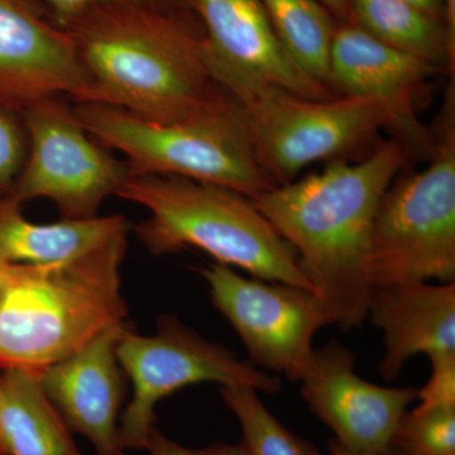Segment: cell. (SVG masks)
<instances>
[{"label": "cell", "mask_w": 455, "mask_h": 455, "mask_svg": "<svg viewBox=\"0 0 455 455\" xmlns=\"http://www.w3.org/2000/svg\"><path fill=\"white\" fill-rule=\"evenodd\" d=\"M439 68L388 46L358 26L337 27L331 52V89L338 97L363 98L386 104L396 116L397 139L429 156L431 132L416 118V103L427 80Z\"/></svg>", "instance_id": "obj_14"}, {"label": "cell", "mask_w": 455, "mask_h": 455, "mask_svg": "<svg viewBox=\"0 0 455 455\" xmlns=\"http://www.w3.org/2000/svg\"><path fill=\"white\" fill-rule=\"evenodd\" d=\"M123 372L133 395L119 419L123 451H145L155 430V410L173 392L203 382L242 386L276 395L280 379L266 373L232 350L191 331L176 317L164 316L152 335H140L130 325L116 347Z\"/></svg>", "instance_id": "obj_8"}, {"label": "cell", "mask_w": 455, "mask_h": 455, "mask_svg": "<svg viewBox=\"0 0 455 455\" xmlns=\"http://www.w3.org/2000/svg\"><path fill=\"white\" fill-rule=\"evenodd\" d=\"M383 455H406V454H403V453H401L400 451H397V449H395L394 447H391L390 449H388L387 451H386L385 454Z\"/></svg>", "instance_id": "obj_32"}, {"label": "cell", "mask_w": 455, "mask_h": 455, "mask_svg": "<svg viewBox=\"0 0 455 455\" xmlns=\"http://www.w3.org/2000/svg\"><path fill=\"white\" fill-rule=\"evenodd\" d=\"M329 11L333 12L338 17L343 20L349 18L348 0H319Z\"/></svg>", "instance_id": "obj_28"}, {"label": "cell", "mask_w": 455, "mask_h": 455, "mask_svg": "<svg viewBox=\"0 0 455 455\" xmlns=\"http://www.w3.org/2000/svg\"><path fill=\"white\" fill-rule=\"evenodd\" d=\"M221 398L243 431L247 455H322L280 421L263 405L259 392L242 386H223Z\"/></svg>", "instance_id": "obj_21"}, {"label": "cell", "mask_w": 455, "mask_h": 455, "mask_svg": "<svg viewBox=\"0 0 455 455\" xmlns=\"http://www.w3.org/2000/svg\"><path fill=\"white\" fill-rule=\"evenodd\" d=\"M243 110L254 156L276 185L289 184L317 161L344 160L381 130L395 132L390 108L371 99L316 100L272 85L239 86L229 92Z\"/></svg>", "instance_id": "obj_7"}, {"label": "cell", "mask_w": 455, "mask_h": 455, "mask_svg": "<svg viewBox=\"0 0 455 455\" xmlns=\"http://www.w3.org/2000/svg\"><path fill=\"white\" fill-rule=\"evenodd\" d=\"M28 155L22 112L0 107V196L13 191Z\"/></svg>", "instance_id": "obj_23"}, {"label": "cell", "mask_w": 455, "mask_h": 455, "mask_svg": "<svg viewBox=\"0 0 455 455\" xmlns=\"http://www.w3.org/2000/svg\"><path fill=\"white\" fill-rule=\"evenodd\" d=\"M410 157L392 139L357 164L331 161L319 173L254 197L260 214L295 248L299 267L325 302L333 325L355 331L372 292L368 256L377 209Z\"/></svg>", "instance_id": "obj_1"}, {"label": "cell", "mask_w": 455, "mask_h": 455, "mask_svg": "<svg viewBox=\"0 0 455 455\" xmlns=\"http://www.w3.org/2000/svg\"><path fill=\"white\" fill-rule=\"evenodd\" d=\"M194 12L140 5L92 9L66 27L86 75L76 103L172 123L220 109L229 95L204 61Z\"/></svg>", "instance_id": "obj_2"}, {"label": "cell", "mask_w": 455, "mask_h": 455, "mask_svg": "<svg viewBox=\"0 0 455 455\" xmlns=\"http://www.w3.org/2000/svg\"><path fill=\"white\" fill-rule=\"evenodd\" d=\"M119 455H127V454H125V451H123V453H121Z\"/></svg>", "instance_id": "obj_34"}, {"label": "cell", "mask_w": 455, "mask_h": 455, "mask_svg": "<svg viewBox=\"0 0 455 455\" xmlns=\"http://www.w3.org/2000/svg\"><path fill=\"white\" fill-rule=\"evenodd\" d=\"M427 385L418 391V409H447L455 407V355L433 359Z\"/></svg>", "instance_id": "obj_25"}, {"label": "cell", "mask_w": 455, "mask_h": 455, "mask_svg": "<svg viewBox=\"0 0 455 455\" xmlns=\"http://www.w3.org/2000/svg\"><path fill=\"white\" fill-rule=\"evenodd\" d=\"M125 250L123 235L68 262L9 266L0 293V368L40 374L125 322Z\"/></svg>", "instance_id": "obj_3"}, {"label": "cell", "mask_w": 455, "mask_h": 455, "mask_svg": "<svg viewBox=\"0 0 455 455\" xmlns=\"http://www.w3.org/2000/svg\"><path fill=\"white\" fill-rule=\"evenodd\" d=\"M212 305L243 341L251 363L300 381L313 357V339L333 316L316 292L291 284L245 277L212 263L196 268Z\"/></svg>", "instance_id": "obj_10"}, {"label": "cell", "mask_w": 455, "mask_h": 455, "mask_svg": "<svg viewBox=\"0 0 455 455\" xmlns=\"http://www.w3.org/2000/svg\"><path fill=\"white\" fill-rule=\"evenodd\" d=\"M145 451H148L149 455H247L242 444L218 443V444L209 445L205 448L184 447V445L164 436L156 427L149 436Z\"/></svg>", "instance_id": "obj_26"}, {"label": "cell", "mask_w": 455, "mask_h": 455, "mask_svg": "<svg viewBox=\"0 0 455 455\" xmlns=\"http://www.w3.org/2000/svg\"><path fill=\"white\" fill-rule=\"evenodd\" d=\"M260 2L293 64L314 82L331 89V52L337 29L331 11L319 0Z\"/></svg>", "instance_id": "obj_20"}, {"label": "cell", "mask_w": 455, "mask_h": 455, "mask_svg": "<svg viewBox=\"0 0 455 455\" xmlns=\"http://www.w3.org/2000/svg\"><path fill=\"white\" fill-rule=\"evenodd\" d=\"M125 322L101 331L70 357L44 368L38 381L68 429L82 434L98 455H119L118 427L124 372L116 347Z\"/></svg>", "instance_id": "obj_15"}, {"label": "cell", "mask_w": 455, "mask_h": 455, "mask_svg": "<svg viewBox=\"0 0 455 455\" xmlns=\"http://www.w3.org/2000/svg\"><path fill=\"white\" fill-rule=\"evenodd\" d=\"M9 266H11V263L4 262V260H0V293L3 291L5 280H7Z\"/></svg>", "instance_id": "obj_31"}, {"label": "cell", "mask_w": 455, "mask_h": 455, "mask_svg": "<svg viewBox=\"0 0 455 455\" xmlns=\"http://www.w3.org/2000/svg\"><path fill=\"white\" fill-rule=\"evenodd\" d=\"M403 2L444 22V5H443V0H403Z\"/></svg>", "instance_id": "obj_27"}, {"label": "cell", "mask_w": 455, "mask_h": 455, "mask_svg": "<svg viewBox=\"0 0 455 455\" xmlns=\"http://www.w3.org/2000/svg\"><path fill=\"white\" fill-rule=\"evenodd\" d=\"M53 20L66 28L92 9L109 5H140L164 11L193 12L188 0H41Z\"/></svg>", "instance_id": "obj_24"}, {"label": "cell", "mask_w": 455, "mask_h": 455, "mask_svg": "<svg viewBox=\"0 0 455 455\" xmlns=\"http://www.w3.org/2000/svg\"><path fill=\"white\" fill-rule=\"evenodd\" d=\"M0 445L7 455H83L37 374L16 368L0 374Z\"/></svg>", "instance_id": "obj_18"}, {"label": "cell", "mask_w": 455, "mask_h": 455, "mask_svg": "<svg viewBox=\"0 0 455 455\" xmlns=\"http://www.w3.org/2000/svg\"><path fill=\"white\" fill-rule=\"evenodd\" d=\"M74 116L99 145L124 154L130 176H178L254 199L277 187L260 169L241 106L158 123L119 108L76 103Z\"/></svg>", "instance_id": "obj_5"}, {"label": "cell", "mask_w": 455, "mask_h": 455, "mask_svg": "<svg viewBox=\"0 0 455 455\" xmlns=\"http://www.w3.org/2000/svg\"><path fill=\"white\" fill-rule=\"evenodd\" d=\"M331 455H377L371 453H363V451H355L352 449H348L338 443L337 440H333L331 443Z\"/></svg>", "instance_id": "obj_30"}, {"label": "cell", "mask_w": 455, "mask_h": 455, "mask_svg": "<svg viewBox=\"0 0 455 455\" xmlns=\"http://www.w3.org/2000/svg\"><path fill=\"white\" fill-rule=\"evenodd\" d=\"M116 196L148 211L133 229L155 256L197 248L252 277L314 291L295 248L242 194L178 176L140 175L125 180Z\"/></svg>", "instance_id": "obj_4"}, {"label": "cell", "mask_w": 455, "mask_h": 455, "mask_svg": "<svg viewBox=\"0 0 455 455\" xmlns=\"http://www.w3.org/2000/svg\"><path fill=\"white\" fill-rule=\"evenodd\" d=\"M355 355L337 340L314 349L302 373L305 403L337 436V442L355 451L383 455L416 398L412 387H381L364 381L355 371Z\"/></svg>", "instance_id": "obj_12"}, {"label": "cell", "mask_w": 455, "mask_h": 455, "mask_svg": "<svg viewBox=\"0 0 455 455\" xmlns=\"http://www.w3.org/2000/svg\"><path fill=\"white\" fill-rule=\"evenodd\" d=\"M444 5V23L449 36L455 41V0H443Z\"/></svg>", "instance_id": "obj_29"}, {"label": "cell", "mask_w": 455, "mask_h": 455, "mask_svg": "<svg viewBox=\"0 0 455 455\" xmlns=\"http://www.w3.org/2000/svg\"><path fill=\"white\" fill-rule=\"evenodd\" d=\"M349 17L377 40L454 74L455 41L443 20L403 0H348Z\"/></svg>", "instance_id": "obj_19"}, {"label": "cell", "mask_w": 455, "mask_h": 455, "mask_svg": "<svg viewBox=\"0 0 455 455\" xmlns=\"http://www.w3.org/2000/svg\"><path fill=\"white\" fill-rule=\"evenodd\" d=\"M0 451H3L2 445H0Z\"/></svg>", "instance_id": "obj_35"}, {"label": "cell", "mask_w": 455, "mask_h": 455, "mask_svg": "<svg viewBox=\"0 0 455 455\" xmlns=\"http://www.w3.org/2000/svg\"><path fill=\"white\" fill-rule=\"evenodd\" d=\"M188 3L202 22L204 61L228 95L239 86L260 84L316 100L338 97L293 64L260 0Z\"/></svg>", "instance_id": "obj_11"}, {"label": "cell", "mask_w": 455, "mask_h": 455, "mask_svg": "<svg viewBox=\"0 0 455 455\" xmlns=\"http://www.w3.org/2000/svg\"><path fill=\"white\" fill-rule=\"evenodd\" d=\"M86 75L74 42L41 0H0V107L23 112L42 99L75 103Z\"/></svg>", "instance_id": "obj_13"}, {"label": "cell", "mask_w": 455, "mask_h": 455, "mask_svg": "<svg viewBox=\"0 0 455 455\" xmlns=\"http://www.w3.org/2000/svg\"><path fill=\"white\" fill-rule=\"evenodd\" d=\"M0 455H7L4 453V451H0Z\"/></svg>", "instance_id": "obj_33"}, {"label": "cell", "mask_w": 455, "mask_h": 455, "mask_svg": "<svg viewBox=\"0 0 455 455\" xmlns=\"http://www.w3.org/2000/svg\"><path fill=\"white\" fill-rule=\"evenodd\" d=\"M22 116L28 155L11 196L22 205L49 199L62 220L97 218L104 200L130 178L127 164L86 133L62 97L42 99Z\"/></svg>", "instance_id": "obj_9"}, {"label": "cell", "mask_w": 455, "mask_h": 455, "mask_svg": "<svg viewBox=\"0 0 455 455\" xmlns=\"http://www.w3.org/2000/svg\"><path fill=\"white\" fill-rule=\"evenodd\" d=\"M391 447L406 455H455V407L405 412Z\"/></svg>", "instance_id": "obj_22"}, {"label": "cell", "mask_w": 455, "mask_h": 455, "mask_svg": "<svg viewBox=\"0 0 455 455\" xmlns=\"http://www.w3.org/2000/svg\"><path fill=\"white\" fill-rule=\"evenodd\" d=\"M367 319L383 331L386 381H395L415 355H455V283L373 287Z\"/></svg>", "instance_id": "obj_16"}, {"label": "cell", "mask_w": 455, "mask_h": 455, "mask_svg": "<svg viewBox=\"0 0 455 455\" xmlns=\"http://www.w3.org/2000/svg\"><path fill=\"white\" fill-rule=\"evenodd\" d=\"M121 215L38 224L27 220L22 204L0 196V260L11 265H47L80 259L116 236L128 235Z\"/></svg>", "instance_id": "obj_17"}, {"label": "cell", "mask_w": 455, "mask_h": 455, "mask_svg": "<svg viewBox=\"0 0 455 455\" xmlns=\"http://www.w3.org/2000/svg\"><path fill=\"white\" fill-rule=\"evenodd\" d=\"M430 164L392 181L371 236L372 287L455 283L454 76L433 132Z\"/></svg>", "instance_id": "obj_6"}]
</instances>
